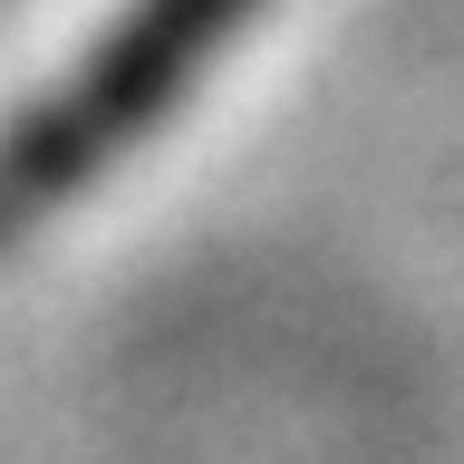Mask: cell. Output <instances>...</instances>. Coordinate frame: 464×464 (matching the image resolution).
Returning a JSON list of instances; mask_svg holds the SVG:
<instances>
[{
	"mask_svg": "<svg viewBox=\"0 0 464 464\" xmlns=\"http://www.w3.org/2000/svg\"><path fill=\"white\" fill-rule=\"evenodd\" d=\"M252 10L261 0H126V10L0 126V242H20L49 203L87 194V184L213 68V49L252 29Z\"/></svg>",
	"mask_w": 464,
	"mask_h": 464,
	"instance_id": "cell-1",
	"label": "cell"
}]
</instances>
